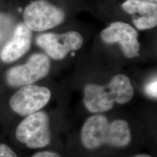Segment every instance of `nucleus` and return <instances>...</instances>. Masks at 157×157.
Segmentation results:
<instances>
[{
    "mask_svg": "<svg viewBox=\"0 0 157 157\" xmlns=\"http://www.w3.org/2000/svg\"><path fill=\"white\" fill-rule=\"evenodd\" d=\"M132 135L127 121L117 119L110 122L102 114L91 116L82 127V143L89 150H95L103 145L123 148L130 143Z\"/></svg>",
    "mask_w": 157,
    "mask_h": 157,
    "instance_id": "1",
    "label": "nucleus"
},
{
    "mask_svg": "<svg viewBox=\"0 0 157 157\" xmlns=\"http://www.w3.org/2000/svg\"><path fill=\"white\" fill-rule=\"evenodd\" d=\"M134 89L124 74L113 76L105 85L88 84L84 89V105L90 112L100 113L111 110L114 103L125 104L132 99Z\"/></svg>",
    "mask_w": 157,
    "mask_h": 157,
    "instance_id": "2",
    "label": "nucleus"
},
{
    "mask_svg": "<svg viewBox=\"0 0 157 157\" xmlns=\"http://www.w3.org/2000/svg\"><path fill=\"white\" fill-rule=\"evenodd\" d=\"M17 140L31 149L42 148L51 142L50 118L44 111L26 116L15 130Z\"/></svg>",
    "mask_w": 157,
    "mask_h": 157,
    "instance_id": "3",
    "label": "nucleus"
},
{
    "mask_svg": "<svg viewBox=\"0 0 157 157\" xmlns=\"http://www.w3.org/2000/svg\"><path fill=\"white\" fill-rule=\"evenodd\" d=\"M24 24L32 31H44L60 25L64 21V12L47 0H36L23 11Z\"/></svg>",
    "mask_w": 157,
    "mask_h": 157,
    "instance_id": "4",
    "label": "nucleus"
},
{
    "mask_svg": "<svg viewBox=\"0 0 157 157\" xmlns=\"http://www.w3.org/2000/svg\"><path fill=\"white\" fill-rule=\"evenodd\" d=\"M50 70V60L48 57L42 53H35L25 64L9 69L6 74V81L10 87H23L46 77Z\"/></svg>",
    "mask_w": 157,
    "mask_h": 157,
    "instance_id": "5",
    "label": "nucleus"
},
{
    "mask_svg": "<svg viewBox=\"0 0 157 157\" xmlns=\"http://www.w3.org/2000/svg\"><path fill=\"white\" fill-rule=\"evenodd\" d=\"M51 92L48 87L29 84L17 90L10 99V106L15 113L28 116L40 111L49 103Z\"/></svg>",
    "mask_w": 157,
    "mask_h": 157,
    "instance_id": "6",
    "label": "nucleus"
},
{
    "mask_svg": "<svg viewBox=\"0 0 157 157\" xmlns=\"http://www.w3.org/2000/svg\"><path fill=\"white\" fill-rule=\"evenodd\" d=\"M36 42L50 58L60 60L71 51L79 50L83 45L84 39L79 33L68 31L63 34H41L37 37Z\"/></svg>",
    "mask_w": 157,
    "mask_h": 157,
    "instance_id": "7",
    "label": "nucleus"
},
{
    "mask_svg": "<svg viewBox=\"0 0 157 157\" xmlns=\"http://www.w3.org/2000/svg\"><path fill=\"white\" fill-rule=\"evenodd\" d=\"M102 40L108 44L118 43L126 58H133L138 56L140 44L135 29L127 23L117 21L101 31Z\"/></svg>",
    "mask_w": 157,
    "mask_h": 157,
    "instance_id": "8",
    "label": "nucleus"
},
{
    "mask_svg": "<svg viewBox=\"0 0 157 157\" xmlns=\"http://www.w3.org/2000/svg\"><path fill=\"white\" fill-rule=\"evenodd\" d=\"M122 8L131 15L133 24L138 30H148L156 26V2L147 0H127L123 3Z\"/></svg>",
    "mask_w": 157,
    "mask_h": 157,
    "instance_id": "9",
    "label": "nucleus"
},
{
    "mask_svg": "<svg viewBox=\"0 0 157 157\" xmlns=\"http://www.w3.org/2000/svg\"><path fill=\"white\" fill-rule=\"evenodd\" d=\"M31 40V31L24 23H20L15 28L10 40L7 42L0 52L2 61L10 63L18 60L29 50Z\"/></svg>",
    "mask_w": 157,
    "mask_h": 157,
    "instance_id": "10",
    "label": "nucleus"
},
{
    "mask_svg": "<svg viewBox=\"0 0 157 157\" xmlns=\"http://www.w3.org/2000/svg\"><path fill=\"white\" fill-rule=\"evenodd\" d=\"M157 82L156 78L155 77L154 79H153L151 82H148L146 84V87H145V92L148 96H150L152 98H156L157 97Z\"/></svg>",
    "mask_w": 157,
    "mask_h": 157,
    "instance_id": "11",
    "label": "nucleus"
},
{
    "mask_svg": "<svg viewBox=\"0 0 157 157\" xmlns=\"http://www.w3.org/2000/svg\"><path fill=\"white\" fill-rule=\"evenodd\" d=\"M0 157H17V156L7 145L0 143Z\"/></svg>",
    "mask_w": 157,
    "mask_h": 157,
    "instance_id": "12",
    "label": "nucleus"
},
{
    "mask_svg": "<svg viewBox=\"0 0 157 157\" xmlns=\"http://www.w3.org/2000/svg\"><path fill=\"white\" fill-rule=\"evenodd\" d=\"M31 157H61L58 153L51 151H44L37 152Z\"/></svg>",
    "mask_w": 157,
    "mask_h": 157,
    "instance_id": "13",
    "label": "nucleus"
},
{
    "mask_svg": "<svg viewBox=\"0 0 157 157\" xmlns=\"http://www.w3.org/2000/svg\"><path fill=\"white\" fill-rule=\"evenodd\" d=\"M133 157H151L150 156V155H148V154H137L135 155V156Z\"/></svg>",
    "mask_w": 157,
    "mask_h": 157,
    "instance_id": "14",
    "label": "nucleus"
},
{
    "mask_svg": "<svg viewBox=\"0 0 157 157\" xmlns=\"http://www.w3.org/2000/svg\"><path fill=\"white\" fill-rule=\"evenodd\" d=\"M147 1H149V2H156L157 0H147Z\"/></svg>",
    "mask_w": 157,
    "mask_h": 157,
    "instance_id": "15",
    "label": "nucleus"
}]
</instances>
